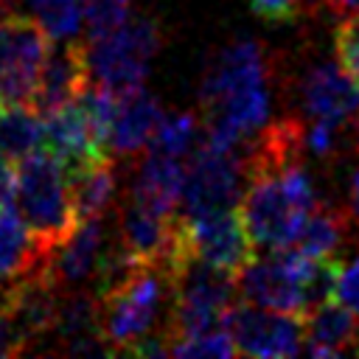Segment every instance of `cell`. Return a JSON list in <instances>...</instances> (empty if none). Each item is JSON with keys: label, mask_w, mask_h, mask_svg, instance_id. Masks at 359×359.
I'll list each match as a JSON object with an SVG mask.
<instances>
[{"label": "cell", "mask_w": 359, "mask_h": 359, "mask_svg": "<svg viewBox=\"0 0 359 359\" xmlns=\"http://www.w3.org/2000/svg\"><path fill=\"white\" fill-rule=\"evenodd\" d=\"M275 76V53L252 36H233L213 50L199 81L205 137L244 146L269 126Z\"/></svg>", "instance_id": "cell-1"}, {"label": "cell", "mask_w": 359, "mask_h": 359, "mask_svg": "<svg viewBox=\"0 0 359 359\" xmlns=\"http://www.w3.org/2000/svg\"><path fill=\"white\" fill-rule=\"evenodd\" d=\"M317 205L320 191L306 157L297 154L247 168L238 213L255 250L292 247L306 216Z\"/></svg>", "instance_id": "cell-2"}, {"label": "cell", "mask_w": 359, "mask_h": 359, "mask_svg": "<svg viewBox=\"0 0 359 359\" xmlns=\"http://www.w3.org/2000/svg\"><path fill=\"white\" fill-rule=\"evenodd\" d=\"M238 289L233 272L219 269L182 250L174 261V292L165 323L168 339L177 342L213 328H224L227 311L233 309Z\"/></svg>", "instance_id": "cell-3"}, {"label": "cell", "mask_w": 359, "mask_h": 359, "mask_svg": "<svg viewBox=\"0 0 359 359\" xmlns=\"http://www.w3.org/2000/svg\"><path fill=\"white\" fill-rule=\"evenodd\" d=\"M14 205L45 252L56 250L79 224L70 177L48 149L20 160Z\"/></svg>", "instance_id": "cell-4"}, {"label": "cell", "mask_w": 359, "mask_h": 359, "mask_svg": "<svg viewBox=\"0 0 359 359\" xmlns=\"http://www.w3.org/2000/svg\"><path fill=\"white\" fill-rule=\"evenodd\" d=\"M174 266L137 264L115 289L101 294V334L112 353H129L154 334V323L171 300Z\"/></svg>", "instance_id": "cell-5"}, {"label": "cell", "mask_w": 359, "mask_h": 359, "mask_svg": "<svg viewBox=\"0 0 359 359\" xmlns=\"http://www.w3.org/2000/svg\"><path fill=\"white\" fill-rule=\"evenodd\" d=\"M160 48H163L160 20L149 14L129 17L118 31L87 42L90 73L95 81L126 95L143 87L149 65L160 53Z\"/></svg>", "instance_id": "cell-6"}, {"label": "cell", "mask_w": 359, "mask_h": 359, "mask_svg": "<svg viewBox=\"0 0 359 359\" xmlns=\"http://www.w3.org/2000/svg\"><path fill=\"white\" fill-rule=\"evenodd\" d=\"M244 188V146H224L210 137H202L194 154L185 160V188L180 199V213L236 208V202H241Z\"/></svg>", "instance_id": "cell-7"}, {"label": "cell", "mask_w": 359, "mask_h": 359, "mask_svg": "<svg viewBox=\"0 0 359 359\" xmlns=\"http://www.w3.org/2000/svg\"><path fill=\"white\" fill-rule=\"evenodd\" d=\"M286 87L294 118L359 123V81L342 67L337 53L309 59Z\"/></svg>", "instance_id": "cell-8"}, {"label": "cell", "mask_w": 359, "mask_h": 359, "mask_svg": "<svg viewBox=\"0 0 359 359\" xmlns=\"http://www.w3.org/2000/svg\"><path fill=\"white\" fill-rule=\"evenodd\" d=\"M50 36L34 17L0 14V104H28Z\"/></svg>", "instance_id": "cell-9"}, {"label": "cell", "mask_w": 359, "mask_h": 359, "mask_svg": "<svg viewBox=\"0 0 359 359\" xmlns=\"http://www.w3.org/2000/svg\"><path fill=\"white\" fill-rule=\"evenodd\" d=\"M182 250L227 272H238L255 252V244L236 208L180 213Z\"/></svg>", "instance_id": "cell-10"}, {"label": "cell", "mask_w": 359, "mask_h": 359, "mask_svg": "<svg viewBox=\"0 0 359 359\" xmlns=\"http://www.w3.org/2000/svg\"><path fill=\"white\" fill-rule=\"evenodd\" d=\"M224 328L230 331L236 351L244 356H297L303 353V317L289 311L264 309L255 303H233Z\"/></svg>", "instance_id": "cell-11"}, {"label": "cell", "mask_w": 359, "mask_h": 359, "mask_svg": "<svg viewBox=\"0 0 359 359\" xmlns=\"http://www.w3.org/2000/svg\"><path fill=\"white\" fill-rule=\"evenodd\" d=\"M118 238L123 250L137 264H168L182 252V236H180V213H160L151 210L135 199L121 202L118 208Z\"/></svg>", "instance_id": "cell-12"}, {"label": "cell", "mask_w": 359, "mask_h": 359, "mask_svg": "<svg viewBox=\"0 0 359 359\" xmlns=\"http://www.w3.org/2000/svg\"><path fill=\"white\" fill-rule=\"evenodd\" d=\"M112 238H115V233H109L104 216L81 219L76 224V230L48 255V272H50L53 283L62 292L84 289L87 283H95Z\"/></svg>", "instance_id": "cell-13"}, {"label": "cell", "mask_w": 359, "mask_h": 359, "mask_svg": "<svg viewBox=\"0 0 359 359\" xmlns=\"http://www.w3.org/2000/svg\"><path fill=\"white\" fill-rule=\"evenodd\" d=\"M90 59H87V42L76 39H59V45H50L34 93H31V107L45 118L67 104H73L81 90L90 84Z\"/></svg>", "instance_id": "cell-14"}, {"label": "cell", "mask_w": 359, "mask_h": 359, "mask_svg": "<svg viewBox=\"0 0 359 359\" xmlns=\"http://www.w3.org/2000/svg\"><path fill=\"white\" fill-rule=\"evenodd\" d=\"M163 118H165L163 104L146 87H137V90L126 93L121 98L118 115L112 121L107 151L118 160H129V157L146 151L151 146Z\"/></svg>", "instance_id": "cell-15"}, {"label": "cell", "mask_w": 359, "mask_h": 359, "mask_svg": "<svg viewBox=\"0 0 359 359\" xmlns=\"http://www.w3.org/2000/svg\"><path fill=\"white\" fill-rule=\"evenodd\" d=\"M45 149L65 165V171H76L109 151L98 143L79 98L50 115H45Z\"/></svg>", "instance_id": "cell-16"}, {"label": "cell", "mask_w": 359, "mask_h": 359, "mask_svg": "<svg viewBox=\"0 0 359 359\" xmlns=\"http://www.w3.org/2000/svg\"><path fill=\"white\" fill-rule=\"evenodd\" d=\"M182 188H185V160L146 149L140 165L132 171L129 199L160 213H180Z\"/></svg>", "instance_id": "cell-17"}, {"label": "cell", "mask_w": 359, "mask_h": 359, "mask_svg": "<svg viewBox=\"0 0 359 359\" xmlns=\"http://www.w3.org/2000/svg\"><path fill=\"white\" fill-rule=\"evenodd\" d=\"M303 353L339 356L359 353V320L334 297L303 314Z\"/></svg>", "instance_id": "cell-18"}, {"label": "cell", "mask_w": 359, "mask_h": 359, "mask_svg": "<svg viewBox=\"0 0 359 359\" xmlns=\"http://www.w3.org/2000/svg\"><path fill=\"white\" fill-rule=\"evenodd\" d=\"M353 230L356 227H353L345 205L339 208L334 202L320 199V205L306 216L292 247L306 252V255H314V258H334L337 261V255L345 250Z\"/></svg>", "instance_id": "cell-19"}, {"label": "cell", "mask_w": 359, "mask_h": 359, "mask_svg": "<svg viewBox=\"0 0 359 359\" xmlns=\"http://www.w3.org/2000/svg\"><path fill=\"white\" fill-rule=\"evenodd\" d=\"M50 252H45L22 216L11 208H0V283H14L31 269L42 266Z\"/></svg>", "instance_id": "cell-20"}, {"label": "cell", "mask_w": 359, "mask_h": 359, "mask_svg": "<svg viewBox=\"0 0 359 359\" xmlns=\"http://www.w3.org/2000/svg\"><path fill=\"white\" fill-rule=\"evenodd\" d=\"M67 177H70V191H73L79 222L93 219V216H104L115 205V196H118L115 157H109V154L98 157V160L70 171Z\"/></svg>", "instance_id": "cell-21"}, {"label": "cell", "mask_w": 359, "mask_h": 359, "mask_svg": "<svg viewBox=\"0 0 359 359\" xmlns=\"http://www.w3.org/2000/svg\"><path fill=\"white\" fill-rule=\"evenodd\" d=\"M45 149V118L31 104H8L0 112V151L14 163Z\"/></svg>", "instance_id": "cell-22"}, {"label": "cell", "mask_w": 359, "mask_h": 359, "mask_svg": "<svg viewBox=\"0 0 359 359\" xmlns=\"http://www.w3.org/2000/svg\"><path fill=\"white\" fill-rule=\"evenodd\" d=\"M205 137V118L202 112H177V115H165L151 146L154 151L188 160L194 154V149L199 146V140Z\"/></svg>", "instance_id": "cell-23"}, {"label": "cell", "mask_w": 359, "mask_h": 359, "mask_svg": "<svg viewBox=\"0 0 359 359\" xmlns=\"http://www.w3.org/2000/svg\"><path fill=\"white\" fill-rule=\"evenodd\" d=\"M31 17L50 39H73L87 17V0H25Z\"/></svg>", "instance_id": "cell-24"}, {"label": "cell", "mask_w": 359, "mask_h": 359, "mask_svg": "<svg viewBox=\"0 0 359 359\" xmlns=\"http://www.w3.org/2000/svg\"><path fill=\"white\" fill-rule=\"evenodd\" d=\"M132 14V0H87V36L98 39L118 31Z\"/></svg>", "instance_id": "cell-25"}, {"label": "cell", "mask_w": 359, "mask_h": 359, "mask_svg": "<svg viewBox=\"0 0 359 359\" xmlns=\"http://www.w3.org/2000/svg\"><path fill=\"white\" fill-rule=\"evenodd\" d=\"M236 342L227 328H213L188 339L171 342L168 356H236Z\"/></svg>", "instance_id": "cell-26"}, {"label": "cell", "mask_w": 359, "mask_h": 359, "mask_svg": "<svg viewBox=\"0 0 359 359\" xmlns=\"http://www.w3.org/2000/svg\"><path fill=\"white\" fill-rule=\"evenodd\" d=\"M250 14L269 25H289L309 14L311 0H244Z\"/></svg>", "instance_id": "cell-27"}, {"label": "cell", "mask_w": 359, "mask_h": 359, "mask_svg": "<svg viewBox=\"0 0 359 359\" xmlns=\"http://www.w3.org/2000/svg\"><path fill=\"white\" fill-rule=\"evenodd\" d=\"M337 303H342L356 320H359V250L351 252L345 261H337L334 269V294Z\"/></svg>", "instance_id": "cell-28"}, {"label": "cell", "mask_w": 359, "mask_h": 359, "mask_svg": "<svg viewBox=\"0 0 359 359\" xmlns=\"http://www.w3.org/2000/svg\"><path fill=\"white\" fill-rule=\"evenodd\" d=\"M334 53L342 67L359 81V14L339 17L334 28Z\"/></svg>", "instance_id": "cell-29"}, {"label": "cell", "mask_w": 359, "mask_h": 359, "mask_svg": "<svg viewBox=\"0 0 359 359\" xmlns=\"http://www.w3.org/2000/svg\"><path fill=\"white\" fill-rule=\"evenodd\" d=\"M28 353V339L20 334L8 311H0V359L3 356H22Z\"/></svg>", "instance_id": "cell-30"}, {"label": "cell", "mask_w": 359, "mask_h": 359, "mask_svg": "<svg viewBox=\"0 0 359 359\" xmlns=\"http://www.w3.org/2000/svg\"><path fill=\"white\" fill-rule=\"evenodd\" d=\"M11 163L14 160L0 151V208H11L17 196V168Z\"/></svg>", "instance_id": "cell-31"}, {"label": "cell", "mask_w": 359, "mask_h": 359, "mask_svg": "<svg viewBox=\"0 0 359 359\" xmlns=\"http://www.w3.org/2000/svg\"><path fill=\"white\" fill-rule=\"evenodd\" d=\"M345 210L359 233V154L353 157V165H351V174H348V188H345Z\"/></svg>", "instance_id": "cell-32"}, {"label": "cell", "mask_w": 359, "mask_h": 359, "mask_svg": "<svg viewBox=\"0 0 359 359\" xmlns=\"http://www.w3.org/2000/svg\"><path fill=\"white\" fill-rule=\"evenodd\" d=\"M11 3H14V0H0V14H6V11L11 8Z\"/></svg>", "instance_id": "cell-33"}, {"label": "cell", "mask_w": 359, "mask_h": 359, "mask_svg": "<svg viewBox=\"0 0 359 359\" xmlns=\"http://www.w3.org/2000/svg\"><path fill=\"white\" fill-rule=\"evenodd\" d=\"M3 109H6V104H0V112H3Z\"/></svg>", "instance_id": "cell-34"}]
</instances>
